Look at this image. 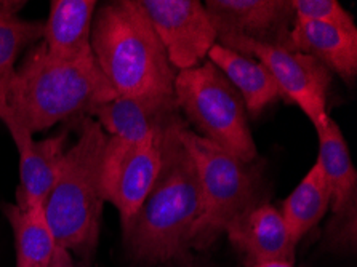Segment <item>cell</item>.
Segmentation results:
<instances>
[{
	"instance_id": "obj_9",
	"label": "cell",
	"mask_w": 357,
	"mask_h": 267,
	"mask_svg": "<svg viewBox=\"0 0 357 267\" xmlns=\"http://www.w3.org/2000/svg\"><path fill=\"white\" fill-rule=\"evenodd\" d=\"M176 70L197 68L216 43V31L199 0H139Z\"/></svg>"
},
{
	"instance_id": "obj_25",
	"label": "cell",
	"mask_w": 357,
	"mask_h": 267,
	"mask_svg": "<svg viewBox=\"0 0 357 267\" xmlns=\"http://www.w3.org/2000/svg\"><path fill=\"white\" fill-rule=\"evenodd\" d=\"M2 7H3V2H0V10H2Z\"/></svg>"
},
{
	"instance_id": "obj_23",
	"label": "cell",
	"mask_w": 357,
	"mask_h": 267,
	"mask_svg": "<svg viewBox=\"0 0 357 267\" xmlns=\"http://www.w3.org/2000/svg\"><path fill=\"white\" fill-rule=\"evenodd\" d=\"M164 267H205L200 261L196 258V256L191 254L188 256V258L178 261V263H173L169 266H164Z\"/></svg>"
},
{
	"instance_id": "obj_4",
	"label": "cell",
	"mask_w": 357,
	"mask_h": 267,
	"mask_svg": "<svg viewBox=\"0 0 357 267\" xmlns=\"http://www.w3.org/2000/svg\"><path fill=\"white\" fill-rule=\"evenodd\" d=\"M79 139L63 157L50 194L43 201V215L56 247L68 250L89 267L100 241L105 206L102 157L107 135L89 116L75 121Z\"/></svg>"
},
{
	"instance_id": "obj_8",
	"label": "cell",
	"mask_w": 357,
	"mask_h": 267,
	"mask_svg": "<svg viewBox=\"0 0 357 267\" xmlns=\"http://www.w3.org/2000/svg\"><path fill=\"white\" fill-rule=\"evenodd\" d=\"M319 157L330 186L332 220L322 234V248L332 253H354L357 247V171L338 123L328 119L316 128Z\"/></svg>"
},
{
	"instance_id": "obj_15",
	"label": "cell",
	"mask_w": 357,
	"mask_h": 267,
	"mask_svg": "<svg viewBox=\"0 0 357 267\" xmlns=\"http://www.w3.org/2000/svg\"><path fill=\"white\" fill-rule=\"evenodd\" d=\"M180 112L173 96L121 98L93 106L86 116L100 123L107 136L138 143L144 136Z\"/></svg>"
},
{
	"instance_id": "obj_7",
	"label": "cell",
	"mask_w": 357,
	"mask_h": 267,
	"mask_svg": "<svg viewBox=\"0 0 357 267\" xmlns=\"http://www.w3.org/2000/svg\"><path fill=\"white\" fill-rule=\"evenodd\" d=\"M216 43L261 63L278 84L280 98L298 106L314 128L328 121L327 100L332 74L316 58L241 37H223Z\"/></svg>"
},
{
	"instance_id": "obj_1",
	"label": "cell",
	"mask_w": 357,
	"mask_h": 267,
	"mask_svg": "<svg viewBox=\"0 0 357 267\" xmlns=\"http://www.w3.org/2000/svg\"><path fill=\"white\" fill-rule=\"evenodd\" d=\"M183 121L180 112L162 128L159 176L122 231L130 258L142 266L164 267L192 254L191 237L202 213V190L196 163L178 136Z\"/></svg>"
},
{
	"instance_id": "obj_3",
	"label": "cell",
	"mask_w": 357,
	"mask_h": 267,
	"mask_svg": "<svg viewBox=\"0 0 357 267\" xmlns=\"http://www.w3.org/2000/svg\"><path fill=\"white\" fill-rule=\"evenodd\" d=\"M91 52L117 96H173L178 70L139 0L102 5L91 23Z\"/></svg>"
},
{
	"instance_id": "obj_5",
	"label": "cell",
	"mask_w": 357,
	"mask_h": 267,
	"mask_svg": "<svg viewBox=\"0 0 357 267\" xmlns=\"http://www.w3.org/2000/svg\"><path fill=\"white\" fill-rule=\"evenodd\" d=\"M178 136L196 163L202 213L192 231L191 250L204 252L225 234L226 226L243 211L263 201L266 192L263 163L243 162L220 146L210 143L189 128L186 121L178 127Z\"/></svg>"
},
{
	"instance_id": "obj_11",
	"label": "cell",
	"mask_w": 357,
	"mask_h": 267,
	"mask_svg": "<svg viewBox=\"0 0 357 267\" xmlns=\"http://www.w3.org/2000/svg\"><path fill=\"white\" fill-rule=\"evenodd\" d=\"M7 130L20 155L16 205L23 210L40 208L56 181L63 157L68 151L69 128L40 141H36L34 135L18 125H12Z\"/></svg>"
},
{
	"instance_id": "obj_13",
	"label": "cell",
	"mask_w": 357,
	"mask_h": 267,
	"mask_svg": "<svg viewBox=\"0 0 357 267\" xmlns=\"http://www.w3.org/2000/svg\"><path fill=\"white\" fill-rule=\"evenodd\" d=\"M170 119H167L148 136L138 141L123 155L114 174H112L109 184H107L105 200L117 208L119 216H121L122 231L137 215L139 206L143 205L159 176L162 128Z\"/></svg>"
},
{
	"instance_id": "obj_10",
	"label": "cell",
	"mask_w": 357,
	"mask_h": 267,
	"mask_svg": "<svg viewBox=\"0 0 357 267\" xmlns=\"http://www.w3.org/2000/svg\"><path fill=\"white\" fill-rule=\"evenodd\" d=\"M204 7L216 31V40L241 37L289 47L295 21L291 0H207Z\"/></svg>"
},
{
	"instance_id": "obj_22",
	"label": "cell",
	"mask_w": 357,
	"mask_h": 267,
	"mask_svg": "<svg viewBox=\"0 0 357 267\" xmlns=\"http://www.w3.org/2000/svg\"><path fill=\"white\" fill-rule=\"evenodd\" d=\"M48 267H80V266L75 263L74 256L69 253L68 250H64L61 247H56Z\"/></svg>"
},
{
	"instance_id": "obj_14",
	"label": "cell",
	"mask_w": 357,
	"mask_h": 267,
	"mask_svg": "<svg viewBox=\"0 0 357 267\" xmlns=\"http://www.w3.org/2000/svg\"><path fill=\"white\" fill-rule=\"evenodd\" d=\"M287 48L310 54L330 74H337L346 85H354L357 75L356 27L295 20Z\"/></svg>"
},
{
	"instance_id": "obj_6",
	"label": "cell",
	"mask_w": 357,
	"mask_h": 267,
	"mask_svg": "<svg viewBox=\"0 0 357 267\" xmlns=\"http://www.w3.org/2000/svg\"><path fill=\"white\" fill-rule=\"evenodd\" d=\"M175 100L194 133L243 162L258 159L242 96L213 63L178 70Z\"/></svg>"
},
{
	"instance_id": "obj_20",
	"label": "cell",
	"mask_w": 357,
	"mask_h": 267,
	"mask_svg": "<svg viewBox=\"0 0 357 267\" xmlns=\"http://www.w3.org/2000/svg\"><path fill=\"white\" fill-rule=\"evenodd\" d=\"M3 215L12 226L16 267H48L56 250L43 206L23 210L16 204H3Z\"/></svg>"
},
{
	"instance_id": "obj_12",
	"label": "cell",
	"mask_w": 357,
	"mask_h": 267,
	"mask_svg": "<svg viewBox=\"0 0 357 267\" xmlns=\"http://www.w3.org/2000/svg\"><path fill=\"white\" fill-rule=\"evenodd\" d=\"M225 234L242 254L245 267L271 261L294 264L296 245L291 242L280 210L269 201L243 211L226 226Z\"/></svg>"
},
{
	"instance_id": "obj_16",
	"label": "cell",
	"mask_w": 357,
	"mask_h": 267,
	"mask_svg": "<svg viewBox=\"0 0 357 267\" xmlns=\"http://www.w3.org/2000/svg\"><path fill=\"white\" fill-rule=\"evenodd\" d=\"M96 5L95 0H53L40 42L48 56L75 61L93 54L90 39Z\"/></svg>"
},
{
	"instance_id": "obj_18",
	"label": "cell",
	"mask_w": 357,
	"mask_h": 267,
	"mask_svg": "<svg viewBox=\"0 0 357 267\" xmlns=\"http://www.w3.org/2000/svg\"><path fill=\"white\" fill-rule=\"evenodd\" d=\"M26 2H8L3 0L0 10V122L8 125V89L16 73V59L28 47H34L42 40V21L21 20L18 12Z\"/></svg>"
},
{
	"instance_id": "obj_2",
	"label": "cell",
	"mask_w": 357,
	"mask_h": 267,
	"mask_svg": "<svg viewBox=\"0 0 357 267\" xmlns=\"http://www.w3.org/2000/svg\"><path fill=\"white\" fill-rule=\"evenodd\" d=\"M117 98L93 54L58 61L48 56L42 43L26 54L8 89V125L29 133L43 132L59 122H75L101 102Z\"/></svg>"
},
{
	"instance_id": "obj_19",
	"label": "cell",
	"mask_w": 357,
	"mask_h": 267,
	"mask_svg": "<svg viewBox=\"0 0 357 267\" xmlns=\"http://www.w3.org/2000/svg\"><path fill=\"white\" fill-rule=\"evenodd\" d=\"M330 210V186L321 163L316 160L306 176L284 200L282 215L290 238L298 245L314 229Z\"/></svg>"
},
{
	"instance_id": "obj_17",
	"label": "cell",
	"mask_w": 357,
	"mask_h": 267,
	"mask_svg": "<svg viewBox=\"0 0 357 267\" xmlns=\"http://www.w3.org/2000/svg\"><path fill=\"white\" fill-rule=\"evenodd\" d=\"M207 58L239 91L250 117L261 116L264 109L280 98L279 86L273 75L257 59L229 50L220 43L210 48Z\"/></svg>"
},
{
	"instance_id": "obj_24",
	"label": "cell",
	"mask_w": 357,
	"mask_h": 267,
	"mask_svg": "<svg viewBox=\"0 0 357 267\" xmlns=\"http://www.w3.org/2000/svg\"><path fill=\"white\" fill-rule=\"evenodd\" d=\"M252 267H295L291 263H282V261H271V263H261Z\"/></svg>"
},
{
	"instance_id": "obj_21",
	"label": "cell",
	"mask_w": 357,
	"mask_h": 267,
	"mask_svg": "<svg viewBox=\"0 0 357 267\" xmlns=\"http://www.w3.org/2000/svg\"><path fill=\"white\" fill-rule=\"evenodd\" d=\"M295 20L356 27L354 18L338 0H291Z\"/></svg>"
}]
</instances>
